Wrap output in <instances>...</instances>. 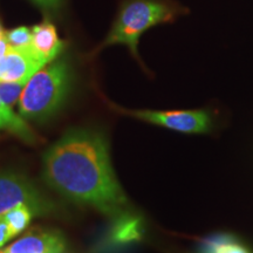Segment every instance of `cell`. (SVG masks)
I'll use <instances>...</instances> for the list:
<instances>
[{"instance_id":"6da1fadb","label":"cell","mask_w":253,"mask_h":253,"mask_svg":"<svg viewBox=\"0 0 253 253\" xmlns=\"http://www.w3.org/2000/svg\"><path fill=\"white\" fill-rule=\"evenodd\" d=\"M43 178L50 188L79 205L96 209L118 224L116 237L138 230L110 163L108 143L100 132L71 129L43 156Z\"/></svg>"},{"instance_id":"7a4b0ae2","label":"cell","mask_w":253,"mask_h":253,"mask_svg":"<svg viewBox=\"0 0 253 253\" xmlns=\"http://www.w3.org/2000/svg\"><path fill=\"white\" fill-rule=\"evenodd\" d=\"M72 84L71 66L65 59H55L27 81L20 100L19 115L43 123L62 108Z\"/></svg>"},{"instance_id":"3957f363","label":"cell","mask_w":253,"mask_h":253,"mask_svg":"<svg viewBox=\"0 0 253 253\" xmlns=\"http://www.w3.org/2000/svg\"><path fill=\"white\" fill-rule=\"evenodd\" d=\"M182 8L161 0H128L120 8L112 30L96 52L112 45H126L138 59L137 45L142 34L156 25L171 23Z\"/></svg>"},{"instance_id":"277c9868","label":"cell","mask_w":253,"mask_h":253,"mask_svg":"<svg viewBox=\"0 0 253 253\" xmlns=\"http://www.w3.org/2000/svg\"><path fill=\"white\" fill-rule=\"evenodd\" d=\"M23 204L36 216H48L56 210L55 204L26 177L13 171L0 172V216Z\"/></svg>"},{"instance_id":"5b68a950","label":"cell","mask_w":253,"mask_h":253,"mask_svg":"<svg viewBox=\"0 0 253 253\" xmlns=\"http://www.w3.org/2000/svg\"><path fill=\"white\" fill-rule=\"evenodd\" d=\"M110 107L132 118L185 134H203L209 131L211 126L210 116L205 110H128L112 103Z\"/></svg>"},{"instance_id":"8992f818","label":"cell","mask_w":253,"mask_h":253,"mask_svg":"<svg viewBox=\"0 0 253 253\" xmlns=\"http://www.w3.org/2000/svg\"><path fill=\"white\" fill-rule=\"evenodd\" d=\"M45 66L33 46L21 49L9 47L8 52L0 58V80L27 82Z\"/></svg>"},{"instance_id":"52a82bcc","label":"cell","mask_w":253,"mask_h":253,"mask_svg":"<svg viewBox=\"0 0 253 253\" xmlns=\"http://www.w3.org/2000/svg\"><path fill=\"white\" fill-rule=\"evenodd\" d=\"M65 239L52 230L34 229L0 253H62Z\"/></svg>"},{"instance_id":"ba28073f","label":"cell","mask_w":253,"mask_h":253,"mask_svg":"<svg viewBox=\"0 0 253 253\" xmlns=\"http://www.w3.org/2000/svg\"><path fill=\"white\" fill-rule=\"evenodd\" d=\"M32 46L38 56L48 65L60 55L65 42L59 39L54 25L49 20H43L32 27Z\"/></svg>"},{"instance_id":"9c48e42d","label":"cell","mask_w":253,"mask_h":253,"mask_svg":"<svg viewBox=\"0 0 253 253\" xmlns=\"http://www.w3.org/2000/svg\"><path fill=\"white\" fill-rule=\"evenodd\" d=\"M0 130L11 132L28 144H39L41 141L39 136L27 125L25 119L17 115L11 107L2 102L1 99H0Z\"/></svg>"},{"instance_id":"30bf717a","label":"cell","mask_w":253,"mask_h":253,"mask_svg":"<svg viewBox=\"0 0 253 253\" xmlns=\"http://www.w3.org/2000/svg\"><path fill=\"white\" fill-rule=\"evenodd\" d=\"M199 253H251L231 235H216L207 239Z\"/></svg>"},{"instance_id":"8fae6325","label":"cell","mask_w":253,"mask_h":253,"mask_svg":"<svg viewBox=\"0 0 253 253\" xmlns=\"http://www.w3.org/2000/svg\"><path fill=\"white\" fill-rule=\"evenodd\" d=\"M33 216H36V214L31 210V208L24 204L18 205L17 208L12 209V210H9L8 212L4 214L5 219L9 226L12 238L26 229Z\"/></svg>"},{"instance_id":"7c38bea8","label":"cell","mask_w":253,"mask_h":253,"mask_svg":"<svg viewBox=\"0 0 253 253\" xmlns=\"http://www.w3.org/2000/svg\"><path fill=\"white\" fill-rule=\"evenodd\" d=\"M27 82L1 81L0 80V99L8 107H13L20 100L21 94Z\"/></svg>"},{"instance_id":"4fadbf2b","label":"cell","mask_w":253,"mask_h":253,"mask_svg":"<svg viewBox=\"0 0 253 253\" xmlns=\"http://www.w3.org/2000/svg\"><path fill=\"white\" fill-rule=\"evenodd\" d=\"M5 37L11 48L21 49L32 46V28L26 26L5 31Z\"/></svg>"},{"instance_id":"5bb4252c","label":"cell","mask_w":253,"mask_h":253,"mask_svg":"<svg viewBox=\"0 0 253 253\" xmlns=\"http://www.w3.org/2000/svg\"><path fill=\"white\" fill-rule=\"evenodd\" d=\"M38 7L46 13H54L61 7L62 0H32Z\"/></svg>"},{"instance_id":"9a60e30c","label":"cell","mask_w":253,"mask_h":253,"mask_svg":"<svg viewBox=\"0 0 253 253\" xmlns=\"http://www.w3.org/2000/svg\"><path fill=\"white\" fill-rule=\"evenodd\" d=\"M11 231H9V226L6 221L4 214L0 216V248H2L11 239Z\"/></svg>"},{"instance_id":"2e32d148","label":"cell","mask_w":253,"mask_h":253,"mask_svg":"<svg viewBox=\"0 0 253 253\" xmlns=\"http://www.w3.org/2000/svg\"><path fill=\"white\" fill-rule=\"evenodd\" d=\"M8 49H9V45L7 40H6V37L4 33L2 36H0V58H2V56L8 52Z\"/></svg>"},{"instance_id":"e0dca14e","label":"cell","mask_w":253,"mask_h":253,"mask_svg":"<svg viewBox=\"0 0 253 253\" xmlns=\"http://www.w3.org/2000/svg\"><path fill=\"white\" fill-rule=\"evenodd\" d=\"M5 33V31L2 30V26H1V23H0V36H2V34Z\"/></svg>"}]
</instances>
